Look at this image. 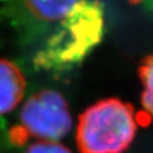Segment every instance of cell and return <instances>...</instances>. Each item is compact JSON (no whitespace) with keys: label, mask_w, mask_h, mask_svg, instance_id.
Returning a JSON list of instances; mask_svg holds the SVG:
<instances>
[{"label":"cell","mask_w":153,"mask_h":153,"mask_svg":"<svg viewBox=\"0 0 153 153\" xmlns=\"http://www.w3.org/2000/svg\"><path fill=\"white\" fill-rule=\"evenodd\" d=\"M79 0H23L24 7L31 16L40 23L58 24Z\"/></svg>","instance_id":"5"},{"label":"cell","mask_w":153,"mask_h":153,"mask_svg":"<svg viewBox=\"0 0 153 153\" xmlns=\"http://www.w3.org/2000/svg\"><path fill=\"white\" fill-rule=\"evenodd\" d=\"M103 6L98 0H79L38 51V68L55 71L82 61L98 45L104 33Z\"/></svg>","instance_id":"1"},{"label":"cell","mask_w":153,"mask_h":153,"mask_svg":"<svg viewBox=\"0 0 153 153\" xmlns=\"http://www.w3.org/2000/svg\"><path fill=\"white\" fill-rule=\"evenodd\" d=\"M138 76L142 84L141 104L149 120L153 121V53L146 56L138 67Z\"/></svg>","instance_id":"6"},{"label":"cell","mask_w":153,"mask_h":153,"mask_svg":"<svg viewBox=\"0 0 153 153\" xmlns=\"http://www.w3.org/2000/svg\"><path fill=\"white\" fill-rule=\"evenodd\" d=\"M23 153H73L71 149L61 142L35 141L28 145Z\"/></svg>","instance_id":"7"},{"label":"cell","mask_w":153,"mask_h":153,"mask_svg":"<svg viewBox=\"0 0 153 153\" xmlns=\"http://www.w3.org/2000/svg\"><path fill=\"white\" fill-rule=\"evenodd\" d=\"M74 125L68 102L55 90H41L23 103L18 124L10 131L11 142L25 141L60 142L71 131Z\"/></svg>","instance_id":"3"},{"label":"cell","mask_w":153,"mask_h":153,"mask_svg":"<svg viewBox=\"0 0 153 153\" xmlns=\"http://www.w3.org/2000/svg\"><path fill=\"white\" fill-rule=\"evenodd\" d=\"M26 79L22 69L13 61L0 58V116L13 112L25 95Z\"/></svg>","instance_id":"4"},{"label":"cell","mask_w":153,"mask_h":153,"mask_svg":"<svg viewBox=\"0 0 153 153\" xmlns=\"http://www.w3.org/2000/svg\"><path fill=\"white\" fill-rule=\"evenodd\" d=\"M138 129L133 105L117 98L91 104L79 115L75 140L79 153H124Z\"/></svg>","instance_id":"2"}]
</instances>
